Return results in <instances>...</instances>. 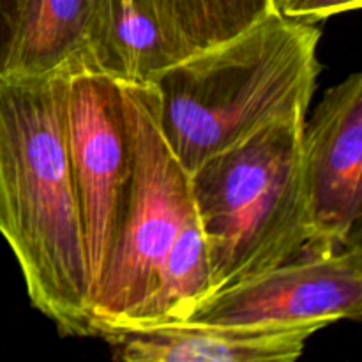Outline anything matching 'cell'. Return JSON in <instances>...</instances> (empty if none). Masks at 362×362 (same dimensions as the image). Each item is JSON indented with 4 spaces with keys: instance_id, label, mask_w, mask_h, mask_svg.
<instances>
[{
    "instance_id": "cell-1",
    "label": "cell",
    "mask_w": 362,
    "mask_h": 362,
    "mask_svg": "<svg viewBox=\"0 0 362 362\" xmlns=\"http://www.w3.org/2000/svg\"><path fill=\"white\" fill-rule=\"evenodd\" d=\"M67 66L0 74V235L32 306L62 336L88 338L92 283L66 127Z\"/></svg>"
},
{
    "instance_id": "cell-2",
    "label": "cell",
    "mask_w": 362,
    "mask_h": 362,
    "mask_svg": "<svg viewBox=\"0 0 362 362\" xmlns=\"http://www.w3.org/2000/svg\"><path fill=\"white\" fill-rule=\"evenodd\" d=\"M317 23L278 9L237 37L172 64L152 81L159 122L187 173L278 120L308 119L320 74Z\"/></svg>"
},
{
    "instance_id": "cell-3",
    "label": "cell",
    "mask_w": 362,
    "mask_h": 362,
    "mask_svg": "<svg viewBox=\"0 0 362 362\" xmlns=\"http://www.w3.org/2000/svg\"><path fill=\"white\" fill-rule=\"evenodd\" d=\"M304 126L269 124L189 173L212 293L311 255Z\"/></svg>"
},
{
    "instance_id": "cell-4",
    "label": "cell",
    "mask_w": 362,
    "mask_h": 362,
    "mask_svg": "<svg viewBox=\"0 0 362 362\" xmlns=\"http://www.w3.org/2000/svg\"><path fill=\"white\" fill-rule=\"evenodd\" d=\"M120 87L133 141V180L120 235L92 293L94 331L119 324L145 303L170 246L194 211L189 173L161 129L158 90L152 83Z\"/></svg>"
},
{
    "instance_id": "cell-5",
    "label": "cell",
    "mask_w": 362,
    "mask_h": 362,
    "mask_svg": "<svg viewBox=\"0 0 362 362\" xmlns=\"http://www.w3.org/2000/svg\"><path fill=\"white\" fill-rule=\"evenodd\" d=\"M66 66L67 145L94 293L126 216L133 141L119 81L88 66L78 53Z\"/></svg>"
},
{
    "instance_id": "cell-6",
    "label": "cell",
    "mask_w": 362,
    "mask_h": 362,
    "mask_svg": "<svg viewBox=\"0 0 362 362\" xmlns=\"http://www.w3.org/2000/svg\"><path fill=\"white\" fill-rule=\"evenodd\" d=\"M362 318V257L304 255L212 293L180 324L317 325Z\"/></svg>"
},
{
    "instance_id": "cell-7",
    "label": "cell",
    "mask_w": 362,
    "mask_h": 362,
    "mask_svg": "<svg viewBox=\"0 0 362 362\" xmlns=\"http://www.w3.org/2000/svg\"><path fill=\"white\" fill-rule=\"evenodd\" d=\"M303 148L311 255L331 253L362 221V71L325 92Z\"/></svg>"
},
{
    "instance_id": "cell-8",
    "label": "cell",
    "mask_w": 362,
    "mask_h": 362,
    "mask_svg": "<svg viewBox=\"0 0 362 362\" xmlns=\"http://www.w3.org/2000/svg\"><path fill=\"white\" fill-rule=\"evenodd\" d=\"M317 325L168 324L99 327L95 334L126 362H290L303 356Z\"/></svg>"
},
{
    "instance_id": "cell-9",
    "label": "cell",
    "mask_w": 362,
    "mask_h": 362,
    "mask_svg": "<svg viewBox=\"0 0 362 362\" xmlns=\"http://www.w3.org/2000/svg\"><path fill=\"white\" fill-rule=\"evenodd\" d=\"M78 55L120 83H152L177 62L154 0H95Z\"/></svg>"
},
{
    "instance_id": "cell-10",
    "label": "cell",
    "mask_w": 362,
    "mask_h": 362,
    "mask_svg": "<svg viewBox=\"0 0 362 362\" xmlns=\"http://www.w3.org/2000/svg\"><path fill=\"white\" fill-rule=\"evenodd\" d=\"M211 293V264H209L207 243L197 212L193 211L170 246L159 272L158 285L151 296L122 322L115 325H101V327L144 329L180 324Z\"/></svg>"
},
{
    "instance_id": "cell-11",
    "label": "cell",
    "mask_w": 362,
    "mask_h": 362,
    "mask_svg": "<svg viewBox=\"0 0 362 362\" xmlns=\"http://www.w3.org/2000/svg\"><path fill=\"white\" fill-rule=\"evenodd\" d=\"M95 0H27L6 74L37 76L83 49Z\"/></svg>"
},
{
    "instance_id": "cell-12",
    "label": "cell",
    "mask_w": 362,
    "mask_h": 362,
    "mask_svg": "<svg viewBox=\"0 0 362 362\" xmlns=\"http://www.w3.org/2000/svg\"><path fill=\"white\" fill-rule=\"evenodd\" d=\"M177 62L230 41L274 13L276 0H154Z\"/></svg>"
},
{
    "instance_id": "cell-13",
    "label": "cell",
    "mask_w": 362,
    "mask_h": 362,
    "mask_svg": "<svg viewBox=\"0 0 362 362\" xmlns=\"http://www.w3.org/2000/svg\"><path fill=\"white\" fill-rule=\"evenodd\" d=\"M276 7L286 18L317 23L334 14L362 9V0H276Z\"/></svg>"
},
{
    "instance_id": "cell-14",
    "label": "cell",
    "mask_w": 362,
    "mask_h": 362,
    "mask_svg": "<svg viewBox=\"0 0 362 362\" xmlns=\"http://www.w3.org/2000/svg\"><path fill=\"white\" fill-rule=\"evenodd\" d=\"M27 0H0V74L7 73Z\"/></svg>"
},
{
    "instance_id": "cell-15",
    "label": "cell",
    "mask_w": 362,
    "mask_h": 362,
    "mask_svg": "<svg viewBox=\"0 0 362 362\" xmlns=\"http://www.w3.org/2000/svg\"><path fill=\"white\" fill-rule=\"evenodd\" d=\"M343 247L356 251V253H359L362 257V221L352 230V232L349 233V237H346Z\"/></svg>"
}]
</instances>
